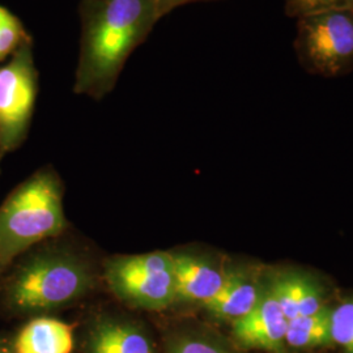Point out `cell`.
<instances>
[{
    "label": "cell",
    "instance_id": "6da1fadb",
    "mask_svg": "<svg viewBox=\"0 0 353 353\" xmlns=\"http://www.w3.org/2000/svg\"><path fill=\"white\" fill-rule=\"evenodd\" d=\"M79 16L81 36L74 90L101 100L161 19L157 0H81Z\"/></svg>",
    "mask_w": 353,
    "mask_h": 353
},
{
    "label": "cell",
    "instance_id": "7a4b0ae2",
    "mask_svg": "<svg viewBox=\"0 0 353 353\" xmlns=\"http://www.w3.org/2000/svg\"><path fill=\"white\" fill-rule=\"evenodd\" d=\"M65 225L61 181L50 169H42L0 207V265H8L41 241L59 236Z\"/></svg>",
    "mask_w": 353,
    "mask_h": 353
},
{
    "label": "cell",
    "instance_id": "3957f363",
    "mask_svg": "<svg viewBox=\"0 0 353 353\" xmlns=\"http://www.w3.org/2000/svg\"><path fill=\"white\" fill-rule=\"evenodd\" d=\"M94 285L88 263L70 252L33 256L13 276L8 301L24 313L50 312L84 297Z\"/></svg>",
    "mask_w": 353,
    "mask_h": 353
},
{
    "label": "cell",
    "instance_id": "277c9868",
    "mask_svg": "<svg viewBox=\"0 0 353 353\" xmlns=\"http://www.w3.org/2000/svg\"><path fill=\"white\" fill-rule=\"evenodd\" d=\"M294 51L312 75L335 77L353 70V10H328L301 16Z\"/></svg>",
    "mask_w": 353,
    "mask_h": 353
},
{
    "label": "cell",
    "instance_id": "5b68a950",
    "mask_svg": "<svg viewBox=\"0 0 353 353\" xmlns=\"http://www.w3.org/2000/svg\"><path fill=\"white\" fill-rule=\"evenodd\" d=\"M105 279L123 303L144 310H163L176 301L173 252L115 256L105 265Z\"/></svg>",
    "mask_w": 353,
    "mask_h": 353
},
{
    "label": "cell",
    "instance_id": "8992f818",
    "mask_svg": "<svg viewBox=\"0 0 353 353\" xmlns=\"http://www.w3.org/2000/svg\"><path fill=\"white\" fill-rule=\"evenodd\" d=\"M38 72L30 41L0 67V152L17 148L26 138L37 99Z\"/></svg>",
    "mask_w": 353,
    "mask_h": 353
},
{
    "label": "cell",
    "instance_id": "52a82bcc",
    "mask_svg": "<svg viewBox=\"0 0 353 353\" xmlns=\"http://www.w3.org/2000/svg\"><path fill=\"white\" fill-rule=\"evenodd\" d=\"M288 319L271 290L265 292L249 314L233 322V335L245 348L281 353L285 344Z\"/></svg>",
    "mask_w": 353,
    "mask_h": 353
},
{
    "label": "cell",
    "instance_id": "ba28073f",
    "mask_svg": "<svg viewBox=\"0 0 353 353\" xmlns=\"http://www.w3.org/2000/svg\"><path fill=\"white\" fill-rule=\"evenodd\" d=\"M176 301L210 303L223 288L228 271L207 261L205 258L179 252L174 254Z\"/></svg>",
    "mask_w": 353,
    "mask_h": 353
},
{
    "label": "cell",
    "instance_id": "9c48e42d",
    "mask_svg": "<svg viewBox=\"0 0 353 353\" xmlns=\"http://www.w3.org/2000/svg\"><path fill=\"white\" fill-rule=\"evenodd\" d=\"M265 290L252 272L230 270L223 288L204 307L217 319L236 322L252 312Z\"/></svg>",
    "mask_w": 353,
    "mask_h": 353
},
{
    "label": "cell",
    "instance_id": "30bf717a",
    "mask_svg": "<svg viewBox=\"0 0 353 353\" xmlns=\"http://www.w3.org/2000/svg\"><path fill=\"white\" fill-rule=\"evenodd\" d=\"M87 353H154V348L139 326L117 318H101L90 328Z\"/></svg>",
    "mask_w": 353,
    "mask_h": 353
},
{
    "label": "cell",
    "instance_id": "8fae6325",
    "mask_svg": "<svg viewBox=\"0 0 353 353\" xmlns=\"http://www.w3.org/2000/svg\"><path fill=\"white\" fill-rule=\"evenodd\" d=\"M268 288L288 321L296 316H312L323 309L322 290L316 283L303 274L281 275Z\"/></svg>",
    "mask_w": 353,
    "mask_h": 353
},
{
    "label": "cell",
    "instance_id": "7c38bea8",
    "mask_svg": "<svg viewBox=\"0 0 353 353\" xmlns=\"http://www.w3.org/2000/svg\"><path fill=\"white\" fill-rule=\"evenodd\" d=\"M16 353H71L74 334L70 325L54 318H36L20 331Z\"/></svg>",
    "mask_w": 353,
    "mask_h": 353
},
{
    "label": "cell",
    "instance_id": "4fadbf2b",
    "mask_svg": "<svg viewBox=\"0 0 353 353\" xmlns=\"http://www.w3.org/2000/svg\"><path fill=\"white\" fill-rule=\"evenodd\" d=\"M330 312L322 309L312 316H300L288 321L285 344L293 348H314L331 343Z\"/></svg>",
    "mask_w": 353,
    "mask_h": 353
},
{
    "label": "cell",
    "instance_id": "5bb4252c",
    "mask_svg": "<svg viewBox=\"0 0 353 353\" xmlns=\"http://www.w3.org/2000/svg\"><path fill=\"white\" fill-rule=\"evenodd\" d=\"M30 41L16 16L0 7V61L12 57L26 42Z\"/></svg>",
    "mask_w": 353,
    "mask_h": 353
},
{
    "label": "cell",
    "instance_id": "9a60e30c",
    "mask_svg": "<svg viewBox=\"0 0 353 353\" xmlns=\"http://www.w3.org/2000/svg\"><path fill=\"white\" fill-rule=\"evenodd\" d=\"M331 341L345 353H353V300L344 301L330 312Z\"/></svg>",
    "mask_w": 353,
    "mask_h": 353
},
{
    "label": "cell",
    "instance_id": "2e32d148",
    "mask_svg": "<svg viewBox=\"0 0 353 353\" xmlns=\"http://www.w3.org/2000/svg\"><path fill=\"white\" fill-rule=\"evenodd\" d=\"M328 10H353V0H285L284 4L285 14L292 19Z\"/></svg>",
    "mask_w": 353,
    "mask_h": 353
},
{
    "label": "cell",
    "instance_id": "e0dca14e",
    "mask_svg": "<svg viewBox=\"0 0 353 353\" xmlns=\"http://www.w3.org/2000/svg\"><path fill=\"white\" fill-rule=\"evenodd\" d=\"M168 351L169 353H228L214 341L195 336H179L173 339Z\"/></svg>",
    "mask_w": 353,
    "mask_h": 353
},
{
    "label": "cell",
    "instance_id": "ac0fdd59",
    "mask_svg": "<svg viewBox=\"0 0 353 353\" xmlns=\"http://www.w3.org/2000/svg\"><path fill=\"white\" fill-rule=\"evenodd\" d=\"M201 1H216V0H157L159 13H160V17L163 19L168 13L174 11L182 6H188L192 3H201Z\"/></svg>",
    "mask_w": 353,
    "mask_h": 353
},
{
    "label": "cell",
    "instance_id": "d6986e66",
    "mask_svg": "<svg viewBox=\"0 0 353 353\" xmlns=\"http://www.w3.org/2000/svg\"><path fill=\"white\" fill-rule=\"evenodd\" d=\"M0 353H12L10 352L7 348H4V347H0Z\"/></svg>",
    "mask_w": 353,
    "mask_h": 353
}]
</instances>
